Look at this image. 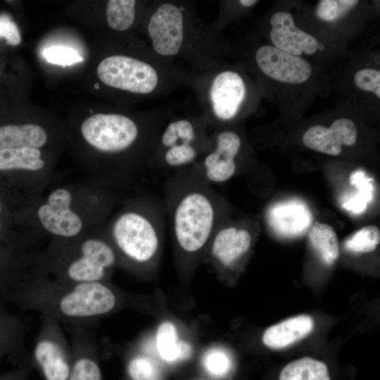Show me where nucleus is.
Returning a JSON list of instances; mask_svg holds the SVG:
<instances>
[{"mask_svg": "<svg viewBox=\"0 0 380 380\" xmlns=\"http://www.w3.org/2000/svg\"><path fill=\"white\" fill-rule=\"evenodd\" d=\"M97 75L108 87L139 94L152 93L159 80L151 65L123 55L104 58L98 65Z\"/></svg>", "mask_w": 380, "mask_h": 380, "instance_id": "obj_5", "label": "nucleus"}, {"mask_svg": "<svg viewBox=\"0 0 380 380\" xmlns=\"http://www.w3.org/2000/svg\"><path fill=\"white\" fill-rule=\"evenodd\" d=\"M313 327L314 321L310 316L292 317L268 327L262 335V342L271 348H284L305 338Z\"/></svg>", "mask_w": 380, "mask_h": 380, "instance_id": "obj_17", "label": "nucleus"}, {"mask_svg": "<svg viewBox=\"0 0 380 380\" xmlns=\"http://www.w3.org/2000/svg\"><path fill=\"white\" fill-rule=\"evenodd\" d=\"M71 194L65 189H57L49 194L48 202L37 210L38 218L46 231L65 238L80 234L82 221L71 209Z\"/></svg>", "mask_w": 380, "mask_h": 380, "instance_id": "obj_11", "label": "nucleus"}, {"mask_svg": "<svg viewBox=\"0 0 380 380\" xmlns=\"http://www.w3.org/2000/svg\"><path fill=\"white\" fill-rule=\"evenodd\" d=\"M311 245L327 265H332L339 255L336 234L329 224L316 222L309 233Z\"/></svg>", "mask_w": 380, "mask_h": 380, "instance_id": "obj_23", "label": "nucleus"}, {"mask_svg": "<svg viewBox=\"0 0 380 380\" xmlns=\"http://www.w3.org/2000/svg\"><path fill=\"white\" fill-rule=\"evenodd\" d=\"M81 132L91 146L105 153L127 149L139 135L136 123L120 114H94L83 122Z\"/></svg>", "mask_w": 380, "mask_h": 380, "instance_id": "obj_7", "label": "nucleus"}, {"mask_svg": "<svg viewBox=\"0 0 380 380\" xmlns=\"http://www.w3.org/2000/svg\"><path fill=\"white\" fill-rule=\"evenodd\" d=\"M32 365L27 361L21 362L15 368L0 374V380H27Z\"/></svg>", "mask_w": 380, "mask_h": 380, "instance_id": "obj_35", "label": "nucleus"}, {"mask_svg": "<svg viewBox=\"0 0 380 380\" xmlns=\"http://www.w3.org/2000/svg\"><path fill=\"white\" fill-rule=\"evenodd\" d=\"M258 1L257 0H241L239 3L243 7L249 8L254 6Z\"/></svg>", "mask_w": 380, "mask_h": 380, "instance_id": "obj_36", "label": "nucleus"}, {"mask_svg": "<svg viewBox=\"0 0 380 380\" xmlns=\"http://www.w3.org/2000/svg\"><path fill=\"white\" fill-rule=\"evenodd\" d=\"M255 61L262 75L284 88L304 87L314 76L312 64L304 57L286 53L272 45L259 46Z\"/></svg>", "mask_w": 380, "mask_h": 380, "instance_id": "obj_8", "label": "nucleus"}, {"mask_svg": "<svg viewBox=\"0 0 380 380\" xmlns=\"http://www.w3.org/2000/svg\"><path fill=\"white\" fill-rule=\"evenodd\" d=\"M296 205H277L273 211L272 219L273 224L277 223L278 227L280 229L281 232L286 234H297L299 231L303 229L306 226L307 222L309 221V218L307 217L306 211H305L303 207H300Z\"/></svg>", "mask_w": 380, "mask_h": 380, "instance_id": "obj_24", "label": "nucleus"}, {"mask_svg": "<svg viewBox=\"0 0 380 380\" xmlns=\"http://www.w3.org/2000/svg\"><path fill=\"white\" fill-rule=\"evenodd\" d=\"M42 319L33 349L34 365L44 380H68L72 362L70 343L61 322L49 317Z\"/></svg>", "mask_w": 380, "mask_h": 380, "instance_id": "obj_4", "label": "nucleus"}, {"mask_svg": "<svg viewBox=\"0 0 380 380\" xmlns=\"http://www.w3.org/2000/svg\"><path fill=\"white\" fill-rule=\"evenodd\" d=\"M42 153L36 148L21 147L0 150V171H38L44 167Z\"/></svg>", "mask_w": 380, "mask_h": 380, "instance_id": "obj_22", "label": "nucleus"}, {"mask_svg": "<svg viewBox=\"0 0 380 380\" xmlns=\"http://www.w3.org/2000/svg\"><path fill=\"white\" fill-rule=\"evenodd\" d=\"M136 1L110 0L106 8L108 25L113 30L125 31L129 28L134 20Z\"/></svg>", "mask_w": 380, "mask_h": 380, "instance_id": "obj_25", "label": "nucleus"}, {"mask_svg": "<svg viewBox=\"0 0 380 380\" xmlns=\"http://www.w3.org/2000/svg\"><path fill=\"white\" fill-rule=\"evenodd\" d=\"M196 156V150L191 144H182L168 148L164 158L168 165L179 167L191 163Z\"/></svg>", "mask_w": 380, "mask_h": 380, "instance_id": "obj_33", "label": "nucleus"}, {"mask_svg": "<svg viewBox=\"0 0 380 380\" xmlns=\"http://www.w3.org/2000/svg\"><path fill=\"white\" fill-rule=\"evenodd\" d=\"M205 370L212 376L221 378L231 371L232 361L230 355L222 348H213L205 352L202 360Z\"/></svg>", "mask_w": 380, "mask_h": 380, "instance_id": "obj_30", "label": "nucleus"}, {"mask_svg": "<svg viewBox=\"0 0 380 380\" xmlns=\"http://www.w3.org/2000/svg\"><path fill=\"white\" fill-rule=\"evenodd\" d=\"M380 242L379 229L374 225L365 227L346 241V247L355 253H366L374 251Z\"/></svg>", "mask_w": 380, "mask_h": 380, "instance_id": "obj_28", "label": "nucleus"}, {"mask_svg": "<svg viewBox=\"0 0 380 380\" xmlns=\"http://www.w3.org/2000/svg\"><path fill=\"white\" fill-rule=\"evenodd\" d=\"M251 242L252 236L248 229L234 226L224 227L213 236L211 256L224 267H230L246 253Z\"/></svg>", "mask_w": 380, "mask_h": 380, "instance_id": "obj_16", "label": "nucleus"}, {"mask_svg": "<svg viewBox=\"0 0 380 380\" xmlns=\"http://www.w3.org/2000/svg\"><path fill=\"white\" fill-rule=\"evenodd\" d=\"M216 212L208 193L194 189L184 193L176 202L172 217L173 235L184 252L200 251L213 236Z\"/></svg>", "mask_w": 380, "mask_h": 380, "instance_id": "obj_2", "label": "nucleus"}, {"mask_svg": "<svg viewBox=\"0 0 380 380\" xmlns=\"http://www.w3.org/2000/svg\"><path fill=\"white\" fill-rule=\"evenodd\" d=\"M241 145L240 137L232 131L220 133L216 148L209 153L203 162L205 177L215 183L224 182L236 172L235 158Z\"/></svg>", "mask_w": 380, "mask_h": 380, "instance_id": "obj_15", "label": "nucleus"}, {"mask_svg": "<svg viewBox=\"0 0 380 380\" xmlns=\"http://www.w3.org/2000/svg\"><path fill=\"white\" fill-rule=\"evenodd\" d=\"M42 54L49 63L58 65H71L83 61V58L75 50L66 46H50L44 49Z\"/></svg>", "mask_w": 380, "mask_h": 380, "instance_id": "obj_32", "label": "nucleus"}, {"mask_svg": "<svg viewBox=\"0 0 380 380\" xmlns=\"http://www.w3.org/2000/svg\"><path fill=\"white\" fill-rule=\"evenodd\" d=\"M196 138L192 124L186 120H179L170 123L162 135V144L170 148L176 145L191 144Z\"/></svg>", "mask_w": 380, "mask_h": 380, "instance_id": "obj_27", "label": "nucleus"}, {"mask_svg": "<svg viewBox=\"0 0 380 380\" xmlns=\"http://www.w3.org/2000/svg\"><path fill=\"white\" fill-rule=\"evenodd\" d=\"M117 261L115 250L99 239L83 241L78 253L63 267L56 280L67 284L103 281Z\"/></svg>", "mask_w": 380, "mask_h": 380, "instance_id": "obj_6", "label": "nucleus"}, {"mask_svg": "<svg viewBox=\"0 0 380 380\" xmlns=\"http://www.w3.org/2000/svg\"><path fill=\"white\" fill-rule=\"evenodd\" d=\"M355 122L346 117L335 119L329 126L315 125L303 134V144L308 148L330 156H338L343 147L353 146L357 139Z\"/></svg>", "mask_w": 380, "mask_h": 380, "instance_id": "obj_12", "label": "nucleus"}, {"mask_svg": "<svg viewBox=\"0 0 380 380\" xmlns=\"http://www.w3.org/2000/svg\"><path fill=\"white\" fill-rule=\"evenodd\" d=\"M356 0H321L315 8L317 17L324 22H335L357 5Z\"/></svg>", "mask_w": 380, "mask_h": 380, "instance_id": "obj_29", "label": "nucleus"}, {"mask_svg": "<svg viewBox=\"0 0 380 380\" xmlns=\"http://www.w3.org/2000/svg\"><path fill=\"white\" fill-rule=\"evenodd\" d=\"M111 234L118 251L133 262H149L158 252L159 229L150 215L138 211L123 213L114 222Z\"/></svg>", "mask_w": 380, "mask_h": 380, "instance_id": "obj_3", "label": "nucleus"}, {"mask_svg": "<svg viewBox=\"0 0 380 380\" xmlns=\"http://www.w3.org/2000/svg\"><path fill=\"white\" fill-rule=\"evenodd\" d=\"M3 297L42 317L71 325H82L110 313L118 301L104 281L67 284L43 278L18 279Z\"/></svg>", "mask_w": 380, "mask_h": 380, "instance_id": "obj_1", "label": "nucleus"}, {"mask_svg": "<svg viewBox=\"0 0 380 380\" xmlns=\"http://www.w3.org/2000/svg\"><path fill=\"white\" fill-rule=\"evenodd\" d=\"M25 331L23 319L0 305V359L20 350Z\"/></svg>", "mask_w": 380, "mask_h": 380, "instance_id": "obj_20", "label": "nucleus"}, {"mask_svg": "<svg viewBox=\"0 0 380 380\" xmlns=\"http://www.w3.org/2000/svg\"><path fill=\"white\" fill-rule=\"evenodd\" d=\"M0 37H4L7 43L13 46L20 43V34L17 25L5 15L0 16Z\"/></svg>", "mask_w": 380, "mask_h": 380, "instance_id": "obj_34", "label": "nucleus"}, {"mask_svg": "<svg viewBox=\"0 0 380 380\" xmlns=\"http://www.w3.org/2000/svg\"><path fill=\"white\" fill-rule=\"evenodd\" d=\"M1 205L0 203V213H1ZM0 229H1V223H0Z\"/></svg>", "mask_w": 380, "mask_h": 380, "instance_id": "obj_37", "label": "nucleus"}, {"mask_svg": "<svg viewBox=\"0 0 380 380\" xmlns=\"http://www.w3.org/2000/svg\"><path fill=\"white\" fill-rule=\"evenodd\" d=\"M353 80L357 89L373 94L380 98V70L376 68L365 67L357 70L353 75Z\"/></svg>", "mask_w": 380, "mask_h": 380, "instance_id": "obj_31", "label": "nucleus"}, {"mask_svg": "<svg viewBox=\"0 0 380 380\" xmlns=\"http://www.w3.org/2000/svg\"><path fill=\"white\" fill-rule=\"evenodd\" d=\"M72 362L68 380H102L93 338L82 325H71Z\"/></svg>", "mask_w": 380, "mask_h": 380, "instance_id": "obj_14", "label": "nucleus"}, {"mask_svg": "<svg viewBox=\"0 0 380 380\" xmlns=\"http://www.w3.org/2000/svg\"><path fill=\"white\" fill-rule=\"evenodd\" d=\"M184 26L183 13L179 7L170 3L160 5L148 25L154 51L164 56L178 53L184 41Z\"/></svg>", "mask_w": 380, "mask_h": 380, "instance_id": "obj_9", "label": "nucleus"}, {"mask_svg": "<svg viewBox=\"0 0 380 380\" xmlns=\"http://www.w3.org/2000/svg\"><path fill=\"white\" fill-rule=\"evenodd\" d=\"M243 77L233 70H223L213 79L210 100L215 115L221 120L233 119L239 113L246 97Z\"/></svg>", "mask_w": 380, "mask_h": 380, "instance_id": "obj_13", "label": "nucleus"}, {"mask_svg": "<svg viewBox=\"0 0 380 380\" xmlns=\"http://www.w3.org/2000/svg\"><path fill=\"white\" fill-rule=\"evenodd\" d=\"M279 380H331L327 365L317 359L304 357L285 365Z\"/></svg>", "mask_w": 380, "mask_h": 380, "instance_id": "obj_21", "label": "nucleus"}, {"mask_svg": "<svg viewBox=\"0 0 380 380\" xmlns=\"http://www.w3.org/2000/svg\"><path fill=\"white\" fill-rule=\"evenodd\" d=\"M156 348L160 357L168 362L187 360L192 353L191 346L179 338L176 327L170 322H164L158 327Z\"/></svg>", "mask_w": 380, "mask_h": 380, "instance_id": "obj_19", "label": "nucleus"}, {"mask_svg": "<svg viewBox=\"0 0 380 380\" xmlns=\"http://www.w3.org/2000/svg\"><path fill=\"white\" fill-rule=\"evenodd\" d=\"M47 141L45 130L39 125L25 124L0 127V150L29 147L38 148Z\"/></svg>", "mask_w": 380, "mask_h": 380, "instance_id": "obj_18", "label": "nucleus"}, {"mask_svg": "<svg viewBox=\"0 0 380 380\" xmlns=\"http://www.w3.org/2000/svg\"><path fill=\"white\" fill-rule=\"evenodd\" d=\"M270 24L271 45L283 52L303 57L314 55L324 48L315 36L296 25L290 12L279 11L274 13Z\"/></svg>", "mask_w": 380, "mask_h": 380, "instance_id": "obj_10", "label": "nucleus"}, {"mask_svg": "<svg viewBox=\"0 0 380 380\" xmlns=\"http://www.w3.org/2000/svg\"><path fill=\"white\" fill-rule=\"evenodd\" d=\"M127 374L130 380H163L159 365L144 355H135L128 361Z\"/></svg>", "mask_w": 380, "mask_h": 380, "instance_id": "obj_26", "label": "nucleus"}]
</instances>
